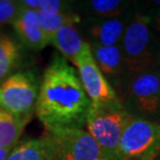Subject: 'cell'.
Wrapping results in <instances>:
<instances>
[{
  "label": "cell",
  "instance_id": "obj_1",
  "mask_svg": "<svg viewBox=\"0 0 160 160\" xmlns=\"http://www.w3.org/2000/svg\"><path fill=\"white\" fill-rule=\"evenodd\" d=\"M91 100L76 69L59 53H54L40 82L34 113L45 130L83 129Z\"/></svg>",
  "mask_w": 160,
  "mask_h": 160
},
{
  "label": "cell",
  "instance_id": "obj_2",
  "mask_svg": "<svg viewBox=\"0 0 160 160\" xmlns=\"http://www.w3.org/2000/svg\"><path fill=\"white\" fill-rule=\"evenodd\" d=\"M126 78L155 70L160 59V43L150 27L143 4H138L128 23L120 43Z\"/></svg>",
  "mask_w": 160,
  "mask_h": 160
},
{
  "label": "cell",
  "instance_id": "obj_3",
  "mask_svg": "<svg viewBox=\"0 0 160 160\" xmlns=\"http://www.w3.org/2000/svg\"><path fill=\"white\" fill-rule=\"evenodd\" d=\"M133 118L120 99L101 104H92L85 121L91 134L108 160H114L125 128Z\"/></svg>",
  "mask_w": 160,
  "mask_h": 160
},
{
  "label": "cell",
  "instance_id": "obj_4",
  "mask_svg": "<svg viewBox=\"0 0 160 160\" xmlns=\"http://www.w3.org/2000/svg\"><path fill=\"white\" fill-rule=\"evenodd\" d=\"M119 99L132 118L160 122V83L155 70L128 76Z\"/></svg>",
  "mask_w": 160,
  "mask_h": 160
},
{
  "label": "cell",
  "instance_id": "obj_5",
  "mask_svg": "<svg viewBox=\"0 0 160 160\" xmlns=\"http://www.w3.org/2000/svg\"><path fill=\"white\" fill-rule=\"evenodd\" d=\"M41 138L48 160H108L85 129L44 130Z\"/></svg>",
  "mask_w": 160,
  "mask_h": 160
},
{
  "label": "cell",
  "instance_id": "obj_6",
  "mask_svg": "<svg viewBox=\"0 0 160 160\" xmlns=\"http://www.w3.org/2000/svg\"><path fill=\"white\" fill-rule=\"evenodd\" d=\"M160 155V122L133 118L122 134L114 160H156Z\"/></svg>",
  "mask_w": 160,
  "mask_h": 160
},
{
  "label": "cell",
  "instance_id": "obj_7",
  "mask_svg": "<svg viewBox=\"0 0 160 160\" xmlns=\"http://www.w3.org/2000/svg\"><path fill=\"white\" fill-rule=\"evenodd\" d=\"M40 82L31 70H20L0 82V108L17 117L31 118L36 110Z\"/></svg>",
  "mask_w": 160,
  "mask_h": 160
},
{
  "label": "cell",
  "instance_id": "obj_8",
  "mask_svg": "<svg viewBox=\"0 0 160 160\" xmlns=\"http://www.w3.org/2000/svg\"><path fill=\"white\" fill-rule=\"evenodd\" d=\"M79 79L92 104H101L118 100L113 88L102 74L92 56L91 45L84 42L80 52L72 60Z\"/></svg>",
  "mask_w": 160,
  "mask_h": 160
},
{
  "label": "cell",
  "instance_id": "obj_9",
  "mask_svg": "<svg viewBox=\"0 0 160 160\" xmlns=\"http://www.w3.org/2000/svg\"><path fill=\"white\" fill-rule=\"evenodd\" d=\"M134 12L123 17L112 19L82 18L78 24V29L82 38L84 37V41L89 45L104 47L120 45L124 31Z\"/></svg>",
  "mask_w": 160,
  "mask_h": 160
},
{
  "label": "cell",
  "instance_id": "obj_10",
  "mask_svg": "<svg viewBox=\"0 0 160 160\" xmlns=\"http://www.w3.org/2000/svg\"><path fill=\"white\" fill-rule=\"evenodd\" d=\"M91 49L100 71L119 98L126 80V70L120 45L108 47L91 45Z\"/></svg>",
  "mask_w": 160,
  "mask_h": 160
},
{
  "label": "cell",
  "instance_id": "obj_11",
  "mask_svg": "<svg viewBox=\"0 0 160 160\" xmlns=\"http://www.w3.org/2000/svg\"><path fill=\"white\" fill-rule=\"evenodd\" d=\"M138 2L125 0H88L73 2L76 14L82 18L112 19L129 15L136 9Z\"/></svg>",
  "mask_w": 160,
  "mask_h": 160
},
{
  "label": "cell",
  "instance_id": "obj_12",
  "mask_svg": "<svg viewBox=\"0 0 160 160\" xmlns=\"http://www.w3.org/2000/svg\"><path fill=\"white\" fill-rule=\"evenodd\" d=\"M12 25L19 41L24 46L32 50H42L48 45L41 28L37 12L22 6L20 14Z\"/></svg>",
  "mask_w": 160,
  "mask_h": 160
},
{
  "label": "cell",
  "instance_id": "obj_13",
  "mask_svg": "<svg viewBox=\"0 0 160 160\" xmlns=\"http://www.w3.org/2000/svg\"><path fill=\"white\" fill-rule=\"evenodd\" d=\"M84 42L78 29V25L68 24L57 30L51 39L50 44L56 48L60 55L65 57L68 62H72V60L80 52Z\"/></svg>",
  "mask_w": 160,
  "mask_h": 160
},
{
  "label": "cell",
  "instance_id": "obj_14",
  "mask_svg": "<svg viewBox=\"0 0 160 160\" xmlns=\"http://www.w3.org/2000/svg\"><path fill=\"white\" fill-rule=\"evenodd\" d=\"M21 60V44L9 34L0 32V82L17 72Z\"/></svg>",
  "mask_w": 160,
  "mask_h": 160
},
{
  "label": "cell",
  "instance_id": "obj_15",
  "mask_svg": "<svg viewBox=\"0 0 160 160\" xmlns=\"http://www.w3.org/2000/svg\"><path fill=\"white\" fill-rule=\"evenodd\" d=\"M30 119L14 116L0 108V149L12 148L17 145Z\"/></svg>",
  "mask_w": 160,
  "mask_h": 160
},
{
  "label": "cell",
  "instance_id": "obj_16",
  "mask_svg": "<svg viewBox=\"0 0 160 160\" xmlns=\"http://www.w3.org/2000/svg\"><path fill=\"white\" fill-rule=\"evenodd\" d=\"M41 28L43 30L44 37L49 45L53 36L60 28L68 24H79L81 22V17L75 12H65V14L47 15L44 12H37Z\"/></svg>",
  "mask_w": 160,
  "mask_h": 160
},
{
  "label": "cell",
  "instance_id": "obj_17",
  "mask_svg": "<svg viewBox=\"0 0 160 160\" xmlns=\"http://www.w3.org/2000/svg\"><path fill=\"white\" fill-rule=\"evenodd\" d=\"M6 160H48L42 138L19 140Z\"/></svg>",
  "mask_w": 160,
  "mask_h": 160
},
{
  "label": "cell",
  "instance_id": "obj_18",
  "mask_svg": "<svg viewBox=\"0 0 160 160\" xmlns=\"http://www.w3.org/2000/svg\"><path fill=\"white\" fill-rule=\"evenodd\" d=\"M37 12H44L47 15L65 14V12H75L73 8V1H62V0H40L39 8Z\"/></svg>",
  "mask_w": 160,
  "mask_h": 160
},
{
  "label": "cell",
  "instance_id": "obj_19",
  "mask_svg": "<svg viewBox=\"0 0 160 160\" xmlns=\"http://www.w3.org/2000/svg\"><path fill=\"white\" fill-rule=\"evenodd\" d=\"M22 5L20 1L14 0H0V28L12 24L20 14Z\"/></svg>",
  "mask_w": 160,
  "mask_h": 160
},
{
  "label": "cell",
  "instance_id": "obj_20",
  "mask_svg": "<svg viewBox=\"0 0 160 160\" xmlns=\"http://www.w3.org/2000/svg\"><path fill=\"white\" fill-rule=\"evenodd\" d=\"M146 9L150 19V27L152 32L160 43V6L149 5V8Z\"/></svg>",
  "mask_w": 160,
  "mask_h": 160
},
{
  "label": "cell",
  "instance_id": "obj_21",
  "mask_svg": "<svg viewBox=\"0 0 160 160\" xmlns=\"http://www.w3.org/2000/svg\"><path fill=\"white\" fill-rule=\"evenodd\" d=\"M12 149H14V147H12V148L0 149V160H6V159H8L9 153H11V151Z\"/></svg>",
  "mask_w": 160,
  "mask_h": 160
},
{
  "label": "cell",
  "instance_id": "obj_22",
  "mask_svg": "<svg viewBox=\"0 0 160 160\" xmlns=\"http://www.w3.org/2000/svg\"><path fill=\"white\" fill-rule=\"evenodd\" d=\"M155 73H156V75H157L158 80H159V83H160V59H159L157 66H156V68H155Z\"/></svg>",
  "mask_w": 160,
  "mask_h": 160
},
{
  "label": "cell",
  "instance_id": "obj_23",
  "mask_svg": "<svg viewBox=\"0 0 160 160\" xmlns=\"http://www.w3.org/2000/svg\"><path fill=\"white\" fill-rule=\"evenodd\" d=\"M156 160H160V155H159V157H158L157 159H156Z\"/></svg>",
  "mask_w": 160,
  "mask_h": 160
}]
</instances>
